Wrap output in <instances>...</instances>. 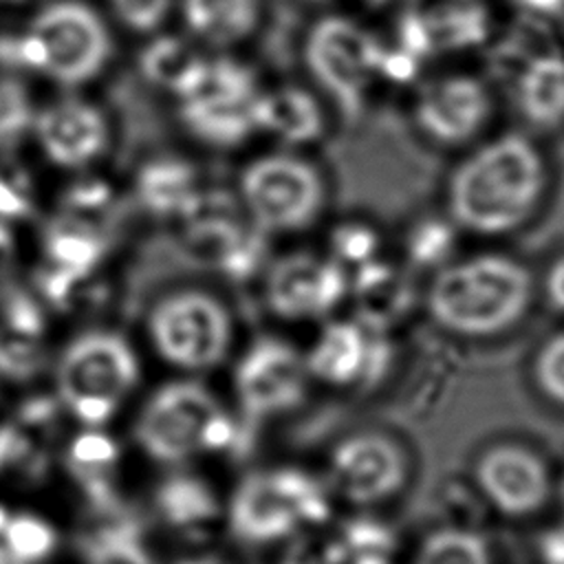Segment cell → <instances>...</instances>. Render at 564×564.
Wrapping results in <instances>:
<instances>
[{"label":"cell","instance_id":"obj_1","mask_svg":"<svg viewBox=\"0 0 564 564\" xmlns=\"http://www.w3.org/2000/svg\"><path fill=\"white\" fill-rule=\"evenodd\" d=\"M546 185V167L533 141L505 134L474 150L447 185L452 223L480 236H502L522 227Z\"/></svg>","mask_w":564,"mask_h":564},{"label":"cell","instance_id":"obj_2","mask_svg":"<svg viewBox=\"0 0 564 564\" xmlns=\"http://www.w3.org/2000/svg\"><path fill=\"white\" fill-rule=\"evenodd\" d=\"M531 291V273L522 262L502 253H480L438 269L427 291V311L452 333L494 335L522 317Z\"/></svg>","mask_w":564,"mask_h":564},{"label":"cell","instance_id":"obj_3","mask_svg":"<svg viewBox=\"0 0 564 564\" xmlns=\"http://www.w3.org/2000/svg\"><path fill=\"white\" fill-rule=\"evenodd\" d=\"M11 64L64 88H77L104 73L112 37L104 18L82 0H53L4 46Z\"/></svg>","mask_w":564,"mask_h":564},{"label":"cell","instance_id":"obj_4","mask_svg":"<svg viewBox=\"0 0 564 564\" xmlns=\"http://www.w3.org/2000/svg\"><path fill=\"white\" fill-rule=\"evenodd\" d=\"M258 79L231 57H207L198 77L176 97L178 115L192 137L212 148H238L258 134Z\"/></svg>","mask_w":564,"mask_h":564},{"label":"cell","instance_id":"obj_5","mask_svg":"<svg viewBox=\"0 0 564 564\" xmlns=\"http://www.w3.org/2000/svg\"><path fill=\"white\" fill-rule=\"evenodd\" d=\"M137 438L152 458L178 463L198 452L229 445L234 425L212 392L181 381L150 397L137 421Z\"/></svg>","mask_w":564,"mask_h":564},{"label":"cell","instance_id":"obj_6","mask_svg":"<svg viewBox=\"0 0 564 564\" xmlns=\"http://www.w3.org/2000/svg\"><path fill=\"white\" fill-rule=\"evenodd\" d=\"M238 203L262 234L308 227L324 205V181L315 165L289 152L249 161L238 181Z\"/></svg>","mask_w":564,"mask_h":564},{"label":"cell","instance_id":"obj_7","mask_svg":"<svg viewBox=\"0 0 564 564\" xmlns=\"http://www.w3.org/2000/svg\"><path fill=\"white\" fill-rule=\"evenodd\" d=\"M139 364L130 344L108 330L73 339L57 364V390L70 412L88 423H104L132 390Z\"/></svg>","mask_w":564,"mask_h":564},{"label":"cell","instance_id":"obj_8","mask_svg":"<svg viewBox=\"0 0 564 564\" xmlns=\"http://www.w3.org/2000/svg\"><path fill=\"white\" fill-rule=\"evenodd\" d=\"M304 62L341 112L355 117L372 86L383 79V42L350 18L328 15L308 29Z\"/></svg>","mask_w":564,"mask_h":564},{"label":"cell","instance_id":"obj_9","mask_svg":"<svg viewBox=\"0 0 564 564\" xmlns=\"http://www.w3.org/2000/svg\"><path fill=\"white\" fill-rule=\"evenodd\" d=\"M328 502L319 485L297 469H278L247 476L231 500L229 520L245 542H271L300 524L322 522Z\"/></svg>","mask_w":564,"mask_h":564},{"label":"cell","instance_id":"obj_10","mask_svg":"<svg viewBox=\"0 0 564 564\" xmlns=\"http://www.w3.org/2000/svg\"><path fill=\"white\" fill-rule=\"evenodd\" d=\"M150 337L174 366L198 370L223 359L231 339L225 306L203 291H178L163 297L150 313Z\"/></svg>","mask_w":564,"mask_h":564},{"label":"cell","instance_id":"obj_11","mask_svg":"<svg viewBox=\"0 0 564 564\" xmlns=\"http://www.w3.org/2000/svg\"><path fill=\"white\" fill-rule=\"evenodd\" d=\"M348 295V273L328 256L295 251L271 264L264 300L284 319H313L330 313Z\"/></svg>","mask_w":564,"mask_h":564},{"label":"cell","instance_id":"obj_12","mask_svg":"<svg viewBox=\"0 0 564 564\" xmlns=\"http://www.w3.org/2000/svg\"><path fill=\"white\" fill-rule=\"evenodd\" d=\"M31 132L44 159L62 170L90 167L110 137L106 115L84 97H59L35 110Z\"/></svg>","mask_w":564,"mask_h":564},{"label":"cell","instance_id":"obj_13","mask_svg":"<svg viewBox=\"0 0 564 564\" xmlns=\"http://www.w3.org/2000/svg\"><path fill=\"white\" fill-rule=\"evenodd\" d=\"M306 361L284 341L264 337L251 344L236 368V390L247 414L267 419L291 410L304 397Z\"/></svg>","mask_w":564,"mask_h":564},{"label":"cell","instance_id":"obj_14","mask_svg":"<svg viewBox=\"0 0 564 564\" xmlns=\"http://www.w3.org/2000/svg\"><path fill=\"white\" fill-rule=\"evenodd\" d=\"M491 112L487 86L465 73H452L427 82L414 104L419 130L436 143L460 145L476 137Z\"/></svg>","mask_w":564,"mask_h":564},{"label":"cell","instance_id":"obj_15","mask_svg":"<svg viewBox=\"0 0 564 564\" xmlns=\"http://www.w3.org/2000/svg\"><path fill=\"white\" fill-rule=\"evenodd\" d=\"M487 31L489 13L482 0H410L399 24V46L423 59L469 48L482 42Z\"/></svg>","mask_w":564,"mask_h":564},{"label":"cell","instance_id":"obj_16","mask_svg":"<svg viewBox=\"0 0 564 564\" xmlns=\"http://www.w3.org/2000/svg\"><path fill=\"white\" fill-rule=\"evenodd\" d=\"M388 359L386 330L361 319H339L319 333L306 359V370L335 386L372 383L386 372Z\"/></svg>","mask_w":564,"mask_h":564},{"label":"cell","instance_id":"obj_17","mask_svg":"<svg viewBox=\"0 0 564 564\" xmlns=\"http://www.w3.org/2000/svg\"><path fill=\"white\" fill-rule=\"evenodd\" d=\"M333 478L348 500L359 505L379 502L403 485V454L386 436H350L333 454Z\"/></svg>","mask_w":564,"mask_h":564},{"label":"cell","instance_id":"obj_18","mask_svg":"<svg viewBox=\"0 0 564 564\" xmlns=\"http://www.w3.org/2000/svg\"><path fill=\"white\" fill-rule=\"evenodd\" d=\"M476 476L487 498L509 516L533 513L549 494V478L540 458L516 445L489 449L480 458Z\"/></svg>","mask_w":564,"mask_h":564},{"label":"cell","instance_id":"obj_19","mask_svg":"<svg viewBox=\"0 0 564 564\" xmlns=\"http://www.w3.org/2000/svg\"><path fill=\"white\" fill-rule=\"evenodd\" d=\"M513 95L522 117L535 128L564 123V55L542 46L513 68Z\"/></svg>","mask_w":564,"mask_h":564},{"label":"cell","instance_id":"obj_20","mask_svg":"<svg viewBox=\"0 0 564 564\" xmlns=\"http://www.w3.org/2000/svg\"><path fill=\"white\" fill-rule=\"evenodd\" d=\"M256 126L258 134L273 137L289 148H302L322 137L324 112L308 90L284 84L260 90Z\"/></svg>","mask_w":564,"mask_h":564},{"label":"cell","instance_id":"obj_21","mask_svg":"<svg viewBox=\"0 0 564 564\" xmlns=\"http://www.w3.org/2000/svg\"><path fill=\"white\" fill-rule=\"evenodd\" d=\"M348 291H352L361 322L388 330L412 306L414 291L410 278L394 264L372 262L359 267L348 275Z\"/></svg>","mask_w":564,"mask_h":564},{"label":"cell","instance_id":"obj_22","mask_svg":"<svg viewBox=\"0 0 564 564\" xmlns=\"http://www.w3.org/2000/svg\"><path fill=\"white\" fill-rule=\"evenodd\" d=\"M203 187L192 163L178 156L148 161L137 174L141 205L163 218H183L198 200Z\"/></svg>","mask_w":564,"mask_h":564},{"label":"cell","instance_id":"obj_23","mask_svg":"<svg viewBox=\"0 0 564 564\" xmlns=\"http://www.w3.org/2000/svg\"><path fill=\"white\" fill-rule=\"evenodd\" d=\"M181 15L194 37L225 48L256 31L260 0H181Z\"/></svg>","mask_w":564,"mask_h":564},{"label":"cell","instance_id":"obj_24","mask_svg":"<svg viewBox=\"0 0 564 564\" xmlns=\"http://www.w3.org/2000/svg\"><path fill=\"white\" fill-rule=\"evenodd\" d=\"M44 264L66 271H99L106 256L104 229L57 214L42 238Z\"/></svg>","mask_w":564,"mask_h":564},{"label":"cell","instance_id":"obj_25","mask_svg":"<svg viewBox=\"0 0 564 564\" xmlns=\"http://www.w3.org/2000/svg\"><path fill=\"white\" fill-rule=\"evenodd\" d=\"M205 59L207 55L196 51L189 42L176 35H161L143 48L139 68L150 84L172 93L176 99L198 77Z\"/></svg>","mask_w":564,"mask_h":564},{"label":"cell","instance_id":"obj_26","mask_svg":"<svg viewBox=\"0 0 564 564\" xmlns=\"http://www.w3.org/2000/svg\"><path fill=\"white\" fill-rule=\"evenodd\" d=\"M156 505L163 518L176 527L200 524L216 513L212 491L205 482L192 476L167 478L156 494Z\"/></svg>","mask_w":564,"mask_h":564},{"label":"cell","instance_id":"obj_27","mask_svg":"<svg viewBox=\"0 0 564 564\" xmlns=\"http://www.w3.org/2000/svg\"><path fill=\"white\" fill-rule=\"evenodd\" d=\"M37 326H24L4 319L0 328V372L11 379L31 377L42 359Z\"/></svg>","mask_w":564,"mask_h":564},{"label":"cell","instance_id":"obj_28","mask_svg":"<svg viewBox=\"0 0 564 564\" xmlns=\"http://www.w3.org/2000/svg\"><path fill=\"white\" fill-rule=\"evenodd\" d=\"M416 564H491L489 551L476 533L445 529L425 540Z\"/></svg>","mask_w":564,"mask_h":564},{"label":"cell","instance_id":"obj_29","mask_svg":"<svg viewBox=\"0 0 564 564\" xmlns=\"http://www.w3.org/2000/svg\"><path fill=\"white\" fill-rule=\"evenodd\" d=\"M2 540L9 555L18 562L44 560L55 546L53 529L35 516H13L7 518L2 527Z\"/></svg>","mask_w":564,"mask_h":564},{"label":"cell","instance_id":"obj_30","mask_svg":"<svg viewBox=\"0 0 564 564\" xmlns=\"http://www.w3.org/2000/svg\"><path fill=\"white\" fill-rule=\"evenodd\" d=\"M33 119L29 88L15 77H0V150L18 143L31 130Z\"/></svg>","mask_w":564,"mask_h":564},{"label":"cell","instance_id":"obj_31","mask_svg":"<svg viewBox=\"0 0 564 564\" xmlns=\"http://www.w3.org/2000/svg\"><path fill=\"white\" fill-rule=\"evenodd\" d=\"M115 205L112 187L101 178H84L66 189L59 214L104 229V218Z\"/></svg>","mask_w":564,"mask_h":564},{"label":"cell","instance_id":"obj_32","mask_svg":"<svg viewBox=\"0 0 564 564\" xmlns=\"http://www.w3.org/2000/svg\"><path fill=\"white\" fill-rule=\"evenodd\" d=\"M379 238L377 234L359 220L344 223L333 229L328 258L335 260L348 275L359 267L372 262L377 258Z\"/></svg>","mask_w":564,"mask_h":564},{"label":"cell","instance_id":"obj_33","mask_svg":"<svg viewBox=\"0 0 564 564\" xmlns=\"http://www.w3.org/2000/svg\"><path fill=\"white\" fill-rule=\"evenodd\" d=\"M454 229L452 220L427 218L414 225L408 238V251L412 262L421 267H445L454 249Z\"/></svg>","mask_w":564,"mask_h":564},{"label":"cell","instance_id":"obj_34","mask_svg":"<svg viewBox=\"0 0 564 564\" xmlns=\"http://www.w3.org/2000/svg\"><path fill=\"white\" fill-rule=\"evenodd\" d=\"M35 185L31 176L15 165H0V220L22 223L35 212Z\"/></svg>","mask_w":564,"mask_h":564},{"label":"cell","instance_id":"obj_35","mask_svg":"<svg viewBox=\"0 0 564 564\" xmlns=\"http://www.w3.org/2000/svg\"><path fill=\"white\" fill-rule=\"evenodd\" d=\"M346 557L352 564L364 562H388V551L392 549V538L379 522H355L348 527L346 535L341 538Z\"/></svg>","mask_w":564,"mask_h":564},{"label":"cell","instance_id":"obj_36","mask_svg":"<svg viewBox=\"0 0 564 564\" xmlns=\"http://www.w3.org/2000/svg\"><path fill=\"white\" fill-rule=\"evenodd\" d=\"M119 22L137 33L159 31L172 9V0H110Z\"/></svg>","mask_w":564,"mask_h":564},{"label":"cell","instance_id":"obj_37","mask_svg":"<svg viewBox=\"0 0 564 564\" xmlns=\"http://www.w3.org/2000/svg\"><path fill=\"white\" fill-rule=\"evenodd\" d=\"M117 458L115 443L99 432L79 434L70 445V463L77 471L99 474L110 467Z\"/></svg>","mask_w":564,"mask_h":564},{"label":"cell","instance_id":"obj_38","mask_svg":"<svg viewBox=\"0 0 564 564\" xmlns=\"http://www.w3.org/2000/svg\"><path fill=\"white\" fill-rule=\"evenodd\" d=\"M535 377L540 388L555 401L564 403V333L549 339L538 355Z\"/></svg>","mask_w":564,"mask_h":564},{"label":"cell","instance_id":"obj_39","mask_svg":"<svg viewBox=\"0 0 564 564\" xmlns=\"http://www.w3.org/2000/svg\"><path fill=\"white\" fill-rule=\"evenodd\" d=\"M346 560V551L339 540L308 535L297 540L289 553L284 555L282 564H341Z\"/></svg>","mask_w":564,"mask_h":564},{"label":"cell","instance_id":"obj_40","mask_svg":"<svg viewBox=\"0 0 564 564\" xmlns=\"http://www.w3.org/2000/svg\"><path fill=\"white\" fill-rule=\"evenodd\" d=\"M546 295L555 308L564 311V253L551 264L546 273Z\"/></svg>","mask_w":564,"mask_h":564},{"label":"cell","instance_id":"obj_41","mask_svg":"<svg viewBox=\"0 0 564 564\" xmlns=\"http://www.w3.org/2000/svg\"><path fill=\"white\" fill-rule=\"evenodd\" d=\"M542 555L546 564H564V527L542 540Z\"/></svg>","mask_w":564,"mask_h":564},{"label":"cell","instance_id":"obj_42","mask_svg":"<svg viewBox=\"0 0 564 564\" xmlns=\"http://www.w3.org/2000/svg\"><path fill=\"white\" fill-rule=\"evenodd\" d=\"M13 256V234H11V225L0 220V267L4 262H9Z\"/></svg>","mask_w":564,"mask_h":564},{"label":"cell","instance_id":"obj_43","mask_svg":"<svg viewBox=\"0 0 564 564\" xmlns=\"http://www.w3.org/2000/svg\"><path fill=\"white\" fill-rule=\"evenodd\" d=\"M520 2H522V7H524L529 13L544 15V13H551V11L562 9V2H564V0H520Z\"/></svg>","mask_w":564,"mask_h":564},{"label":"cell","instance_id":"obj_44","mask_svg":"<svg viewBox=\"0 0 564 564\" xmlns=\"http://www.w3.org/2000/svg\"><path fill=\"white\" fill-rule=\"evenodd\" d=\"M178 564H216V562H209V560H187V562H178Z\"/></svg>","mask_w":564,"mask_h":564},{"label":"cell","instance_id":"obj_45","mask_svg":"<svg viewBox=\"0 0 564 564\" xmlns=\"http://www.w3.org/2000/svg\"><path fill=\"white\" fill-rule=\"evenodd\" d=\"M364 564H388V562H364Z\"/></svg>","mask_w":564,"mask_h":564},{"label":"cell","instance_id":"obj_46","mask_svg":"<svg viewBox=\"0 0 564 564\" xmlns=\"http://www.w3.org/2000/svg\"><path fill=\"white\" fill-rule=\"evenodd\" d=\"M562 500H564V485H562Z\"/></svg>","mask_w":564,"mask_h":564},{"label":"cell","instance_id":"obj_47","mask_svg":"<svg viewBox=\"0 0 564 564\" xmlns=\"http://www.w3.org/2000/svg\"><path fill=\"white\" fill-rule=\"evenodd\" d=\"M317 2H319V0H317Z\"/></svg>","mask_w":564,"mask_h":564}]
</instances>
